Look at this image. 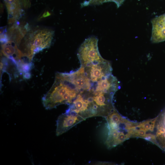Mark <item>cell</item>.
I'll return each instance as SVG.
<instances>
[{
	"mask_svg": "<svg viewBox=\"0 0 165 165\" xmlns=\"http://www.w3.org/2000/svg\"><path fill=\"white\" fill-rule=\"evenodd\" d=\"M114 94L99 91H83L73 101V108L85 119L96 116L106 118L115 109L113 102Z\"/></svg>",
	"mask_w": 165,
	"mask_h": 165,
	"instance_id": "6da1fadb",
	"label": "cell"
},
{
	"mask_svg": "<svg viewBox=\"0 0 165 165\" xmlns=\"http://www.w3.org/2000/svg\"><path fill=\"white\" fill-rule=\"evenodd\" d=\"M70 74V72L56 73L52 86L42 98L46 109L55 108L62 104L69 105L79 94V92Z\"/></svg>",
	"mask_w": 165,
	"mask_h": 165,
	"instance_id": "7a4b0ae2",
	"label": "cell"
},
{
	"mask_svg": "<svg viewBox=\"0 0 165 165\" xmlns=\"http://www.w3.org/2000/svg\"><path fill=\"white\" fill-rule=\"evenodd\" d=\"M106 118L105 143L108 148L115 147L132 137L137 122L123 116L115 109Z\"/></svg>",
	"mask_w": 165,
	"mask_h": 165,
	"instance_id": "3957f363",
	"label": "cell"
},
{
	"mask_svg": "<svg viewBox=\"0 0 165 165\" xmlns=\"http://www.w3.org/2000/svg\"><path fill=\"white\" fill-rule=\"evenodd\" d=\"M29 33L24 39L21 51L31 61L36 53L50 46L54 32L50 29L39 28Z\"/></svg>",
	"mask_w": 165,
	"mask_h": 165,
	"instance_id": "277c9868",
	"label": "cell"
},
{
	"mask_svg": "<svg viewBox=\"0 0 165 165\" xmlns=\"http://www.w3.org/2000/svg\"><path fill=\"white\" fill-rule=\"evenodd\" d=\"M98 40L97 37L91 36L86 38L80 45L77 55L81 66L97 64L106 60L100 53L98 46Z\"/></svg>",
	"mask_w": 165,
	"mask_h": 165,
	"instance_id": "5b68a950",
	"label": "cell"
},
{
	"mask_svg": "<svg viewBox=\"0 0 165 165\" xmlns=\"http://www.w3.org/2000/svg\"><path fill=\"white\" fill-rule=\"evenodd\" d=\"M85 119L77 113L67 110L60 115L57 121L56 135L59 136Z\"/></svg>",
	"mask_w": 165,
	"mask_h": 165,
	"instance_id": "8992f818",
	"label": "cell"
},
{
	"mask_svg": "<svg viewBox=\"0 0 165 165\" xmlns=\"http://www.w3.org/2000/svg\"><path fill=\"white\" fill-rule=\"evenodd\" d=\"M2 47V51L3 54L15 63L19 64L20 67L25 64L30 63L25 61L30 62L25 58L26 57L19 49L16 44L14 42L11 40L8 41L3 43Z\"/></svg>",
	"mask_w": 165,
	"mask_h": 165,
	"instance_id": "52a82bcc",
	"label": "cell"
},
{
	"mask_svg": "<svg viewBox=\"0 0 165 165\" xmlns=\"http://www.w3.org/2000/svg\"><path fill=\"white\" fill-rule=\"evenodd\" d=\"M151 40L154 43L165 41V13L153 19Z\"/></svg>",
	"mask_w": 165,
	"mask_h": 165,
	"instance_id": "ba28073f",
	"label": "cell"
},
{
	"mask_svg": "<svg viewBox=\"0 0 165 165\" xmlns=\"http://www.w3.org/2000/svg\"><path fill=\"white\" fill-rule=\"evenodd\" d=\"M156 118L137 122L132 137L140 138L148 141L154 131Z\"/></svg>",
	"mask_w": 165,
	"mask_h": 165,
	"instance_id": "9c48e42d",
	"label": "cell"
},
{
	"mask_svg": "<svg viewBox=\"0 0 165 165\" xmlns=\"http://www.w3.org/2000/svg\"><path fill=\"white\" fill-rule=\"evenodd\" d=\"M8 14L9 24L15 23L21 16L22 13L20 0H4Z\"/></svg>",
	"mask_w": 165,
	"mask_h": 165,
	"instance_id": "30bf717a",
	"label": "cell"
},
{
	"mask_svg": "<svg viewBox=\"0 0 165 165\" xmlns=\"http://www.w3.org/2000/svg\"><path fill=\"white\" fill-rule=\"evenodd\" d=\"M29 29L28 24L24 26L20 25L16 21L8 29L7 33L9 39L18 46Z\"/></svg>",
	"mask_w": 165,
	"mask_h": 165,
	"instance_id": "8fae6325",
	"label": "cell"
},
{
	"mask_svg": "<svg viewBox=\"0 0 165 165\" xmlns=\"http://www.w3.org/2000/svg\"><path fill=\"white\" fill-rule=\"evenodd\" d=\"M125 0H89L84 1L81 4L82 7L89 6L99 5L108 2H113L116 3L118 8L119 7Z\"/></svg>",
	"mask_w": 165,
	"mask_h": 165,
	"instance_id": "7c38bea8",
	"label": "cell"
},
{
	"mask_svg": "<svg viewBox=\"0 0 165 165\" xmlns=\"http://www.w3.org/2000/svg\"><path fill=\"white\" fill-rule=\"evenodd\" d=\"M9 37L7 32L6 28L5 27H2L0 28V41L2 43H4L9 41Z\"/></svg>",
	"mask_w": 165,
	"mask_h": 165,
	"instance_id": "4fadbf2b",
	"label": "cell"
},
{
	"mask_svg": "<svg viewBox=\"0 0 165 165\" xmlns=\"http://www.w3.org/2000/svg\"><path fill=\"white\" fill-rule=\"evenodd\" d=\"M51 13L48 10H46L41 13L38 18V21L42 20L50 16Z\"/></svg>",
	"mask_w": 165,
	"mask_h": 165,
	"instance_id": "5bb4252c",
	"label": "cell"
}]
</instances>
